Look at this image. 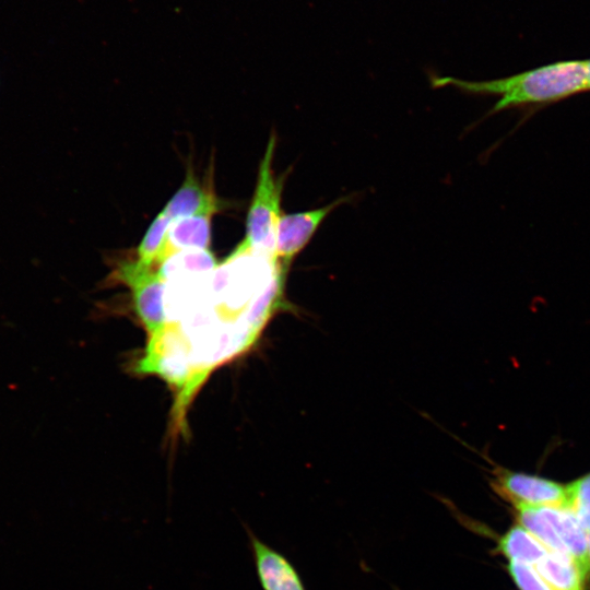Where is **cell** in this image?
<instances>
[{
  "instance_id": "7",
  "label": "cell",
  "mask_w": 590,
  "mask_h": 590,
  "mask_svg": "<svg viewBox=\"0 0 590 590\" xmlns=\"http://www.w3.org/2000/svg\"><path fill=\"white\" fill-rule=\"evenodd\" d=\"M342 197L324 206L282 214L275 237V257L290 268L295 257L308 245L324 219L340 204L347 201Z\"/></svg>"
},
{
  "instance_id": "16",
  "label": "cell",
  "mask_w": 590,
  "mask_h": 590,
  "mask_svg": "<svg viewBox=\"0 0 590 590\" xmlns=\"http://www.w3.org/2000/svg\"><path fill=\"white\" fill-rule=\"evenodd\" d=\"M587 539H588V564H589V576H590V531L587 532Z\"/></svg>"
},
{
  "instance_id": "5",
  "label": "cell",
  "mask_w": 590,
  "mask_h": 590,
  "mask_svg": "<svg viewBox=\"0 0 590 590\" xmlns=\"http://www.w3.org/2000/svg\"><path fill=\"white\" fill-rule=\"evenodd\" d=\"M491 486L512 506L550 507L567 503V484L530 473L496 468Z\"/></svg>"
},
{
  "instance_id": "2",
  "label": "cell",
  "mask_w": 590,
  "mask_h": 590,
  "mask_svg": "<svg viewBox=\"0 0 590 590\" xmlns=\"http://www.w3.org/2000/svg\"><path fill=\"white\" fill-rule=\"evenodd\" d=\"M135 370L157 375L177 391L173 422L177 428L185 425V415L191 402L189 391L193 368L188 344L175 323H166L161 331L149 337L144 355L138 361Z\"/></svg>"
},
{
  "instance_id": "14",
  "label": "cell",
  "mask_w": 590,
  "mask_h": 590,
  "mask_svg": "<svg viewBox=\"0 0 590 590\" xmlns=\"http://www.w3.org/2000/svg\"><path fill=\"white\" fill-rule=\"evenodd\" d=\"M587 532L590 531V472L567 484V503Z\"/></svg>"
},
{
  "instance_id": "1",
  "label": "cell",
  "mask_w": 590,
  "mask_h": 590,
  "mask_svg": "<svg viewBox=\"0 0 590 590\" xmlns=\"http://www.w3.org/2000/svg\"><path fill=\"white\" fill-rule=\"evenodd\" d=\"M433 85H452L469 93L502 95L493 108V111H498L527 103L557 101L588 90L587 60L557 62L512 76L483 82L435 78Z\"/></svg>"
},
{
  "instance_id": "15",
  "label": "cell",
  "mask_w": 590,
  "mask_h": 590,
  "mask_svg": "<svg viewBox=\"0 0 590 590\" xmlns=\"http://www.w3.org/2000/svg\"><path fill=\"white\" fill-rule=\"evenodd\" d=\"M506 568L519 590H552L533 565L510 559Z\"/></svg>"
},
{
  "instance_id": "4",
  "label": "cell",
  "mask_w": 590,
  "mask_h": 590,
  "mask_svg": "<svg viewBox=\"0 0 590 590\" xmlns=\"http://www.w3.org/2000/svg\"><path fill=\"white\" fill-rule=\"evenodd\" d=\"M115 278L130 288L134 310L149 337L161 331L166 324L164 311L166 282L157 269L139 260L123 261L117 266Z\"/></svg>"
},
{
  "instance_id": "9",
  "label": "cell",
  "mask_w": 590,
  "mask_h": 590,
  "mask_svg": "<svg viewBox=\"0 0 590 590\" xmlns=\"http://www.w3.org/2000/svg\"><path fill=\"white\" fill-rule=\"evenodd\" d=\"M213 213H200L172 221L163 261L166 257L186 249H209Z\"/></svg>"
},
{
  "instance_id": "17",
  "label": "cell",
  "mask_w": 590,
  "mask_h": 590,
  "mask_svg": "<svg viewBox=\"0 0 590 590\" xmlns=\"http://www.w3.org/2000/svg\"><path fill=\"white\" fill-rule=\"evenodd\" d=\"M587 84L588 90H590V60H587Z\"/></svg>"
},
{
  "instance_id": "13",
  "label": "cell",
  "mask_w": 590,
  "mask_h": 590,
  "mask_svg": "<svg viewBox=\"0 0 590 590\" xmlns=\"http://www.w3.org/2000/svg\"><path fill=\"white\" fill-rule=\"evenodd\" d=\"M170 223L172 219L163 210L155 216L138 246L139 261L149 266L161 262Z\"/></svg>"
},
{
  "instance_id": "10",
  "label": "cell",
  "mask_w": 590,
  "mask_h": 590,
  "mask_svg": "<svg viewBox=\"0 0 590 590\" xmlns=\"http://www.w3.org/2000/svg\"><path fill=\"white\" fill-rule=\"evenodd\" d=\"M552 590H583L586 575L568 555L548 552L533 565Z\"/></svg>"
},
{
  "instance_id": "8",
  "label": "cell",
  "mask_w": 590,
  "mask_h": 590,
  "mask_svg": "<svg viewBox=\"0 0 590 590\" xmlns=\"http://www.w3.org/2000/svg\"><path fill=\"white\" fill-rule=\"evenodd\" d=\"M222 209L223 202L215 194L212 176L201 184L189 163L182 184L163 211L174 221L200 213L216 214Z\"/></svg>"
},
{
  "instance_id": "3",
  "label": "cell",
  "mask_w": 590,
  "mask_h": 590,
  "mask_svg": "<svg viewBox=\"0 0 590 590\" xmlns=\"http://www.w3.org/2000/svg\"><path fill=\"white\" fill-rule=\"evenodd\" d=\"M276 146V135L271 134L258 167L256 189L249 204L246 220V235L243 239L248 247L275 257V237L281 213V199L286 174L276 177L272 162ZM276 258V257H275Z\"/></svg>"
},
{
  "instance_id": "11",
  "label": "cell",
  "mask_w": 590,
  "mask_h": 590,
  "mask_svg": "<svg viewBox=\"0 0 590 590\" xmlns=\"http://www.w3.org/2000/svg\"><path fill=\"white\" fill-rule=\"evenodd\" d=\"M219 263L210 249H186L169 255L157 271L166 282L172 279L212 273Z\"/></svg>"
},
{
  "instance_id": "12",
  "label": "cell",
  "mask_w": 590,
  "mask_h": 590,
  "mask_svg": "<svg viewBox=\"0 0 590 590\" xmlns=\"http://www.w3.org/2000/svg\"><path fill=\"white\" fill-rule=\"evenodd\" d=\"M494 552L505 556L508 560L534 565L550 551L528 530L516 523L496 540Z\"/></svg>"
},
{
  "instance_id": "6",
  "label": "cell",
  "mask_w": 590,
  "mask_h": 590,
  "mask_svg": "<svg viewBox=\"0 0 590 590\" xmlns=\"http://www.w3.org/2000/svg\"><path fill=\"white\" fill-rule=\"evenodd\" d=\"M256 575L262 590H306L293 563L241 521Z\"/></svg>"
}]
</instances>
